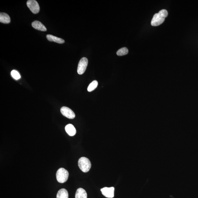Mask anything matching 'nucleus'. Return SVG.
Returning <instances> with one entry per match:
<instances>
[{
  "instance_id": "1",
  "label": "nucleus",
  "mask_w": 198,
  "mask_h": 198,
  "mask_svg": "<svg viewBox=\"0 0 198 198\" xmlns=\"http://www.w3.org/2000/svg\"><path fill=\"white\" fill-rule=\"evenodd\" d=\"M168 15V11L165 9L160 10L157 13L155 14L151 20V24L153 26H158L162 24L165 18Z\"/></svg>"
},
{
  "instance_id": "2",
  "label": "nucleus",
  "mask_w": 198,
  "mask_h": 198,
  "mask_svg": "<svg viewBox=\"0 0 198 198\" xmlns=\"http://www.w3.org/2000/svg\"><path fill=\"white\" fill-rule=\"evenodd\" d=\"M78 166L82 171L84 173H87L90 169L92 164L88 158L82 157L80 158L78 161Z\"/></svg>"
},
{
  "instance_id": "3",
  "label": "nucleus",
  "mask_w": 198,
  "mask_h": 198,
  "mask_svg": "<svg viewBox=\"0 0 198 198\" xmlns=\"http://www.w3.org/2000/svg\"><path fill=\"white\" fill-rule=\"evenodd\" d=\"M68 177V172L64 168H60L56 172V180L59 183H63L66 182Z\"/></svg>"
},
{
  "instance_id": "4",
  "label": "nucleus",
  "mask_w": 198,
  "mask_h": 198,
  "mask_svg": "<svg viewBox=\"0 0 198 198\" xmlns=\"http://www.w3.org/2000/svg\"><path fill=\"white\" fill-rule=\"evenodd\" d=\"M88 60L86 58L83 57L81 59L78 64V74H82L84 73L88 65Z\"/></svg>"
},
{
  "instance_id": "5",
  "label": "nucleus",
  "mask_w": 198,
  "mask_h": 198,
  "mask_svg": "<svg viewBox=\"0 0 198 198\" xmlns=\"http://www.w3.org/2000/svg\"><path fill=\"white\" fill-rule=\"evenodd\" d=\"M27 6L33 14L38 13L40 11L39 5L35 0H29L27 3Z\"/></svg>"
},
{
  "instance_id": "6",
  "label": "nucleus",
  "mask_w": 198,
  "mask_h": 198,
  "mask_svg": "<svg viewBox=\"0 0 198 198\" xmlns=\"http://www.w3.org/2000/svg\"><path fill=\"white\" fill-rule=\"evenodd\" d=\"M62 114L64 116L69 119H74L75 117V114L71 109L66 106L62 107L61 109Z\"/></svg>"
},
{
  "instance_id": "7",
  "label": "nucleus",
  "mask_w": 198,
  "mask_h": 198,
  "mask_svg": "<svg viewBox=\"0 0 198 198\" xmlns=\"http://www.w3.org/2000/svg\"><path fill=\"white\" fill-rule=\"evenodd\" d=\"M114 187H105L101 189V191L102 195L106 197L112 198L114 196Z\"/></svg>"
},
{
  "instance_id": "8",
  "label": "nucleus",
  "mask_w": 198,
  "mask_h": 198,
  "mask_svg": "<svg viewBox=\"0 0 198 198\" xmlns=\"http://www.w3.org/2000/svg\"><path fill=\"white\" fill-rule=\"evenodd\" d=\"M32 27L35 29L42 31H46L47 29L45 26L40 21H35L32 23Z\"/></svg>"
},
{
  "instance_id": "9",
  "label": "nucleus",
  "mask_w": 198,
  "mask_h": 198,
  "mask_svg": "<svg viewBox=\"0 0 198 198\" xmlns=\"http://www.w3.org/2000/svg\"><path fill=\"white\" fill-rule=\"evenodd\" d=\"M46 38L50 42H54L59 44H63L65 42V41L62 39L59 38L51 35H47L46 36Z\"/></svg>"
},
{
  "instance_id": "10",
  "label": "nucleus",
  "mask_w": 198,
  "mask_h": 198,
  "mask_svg": "<svg viewBox=\"0 0 198 198\" xmlns=\"http://www.w3.org/2000/svg\"><path fill=\"white\" fill-rule=\"evenodd\" d=\"M65 130L67 133L70 136H74L76 134V130L74 126L71 124L67 125L65 126Z\"/></svg>"
},
{
  "instance_id": "11",
  "label": "nucleus",
  "mask_w": 198,
  "mask_h": 198,
  "mask_svg": "<svg viewBox=\"0 0 198 198\" xmlns=\"http://www.w3.org/2000/svg\"><path fill=\"white\" fill-rule=\"evenodd\" d=\"M10 16L5 13H0V22L4 24H9L10 22Z\"/></svg>"
},
{
  "instance_id": "12",
  "label": "nucleus",
  "mask_w": 198,
  "mask_h": 198,
  "mask_svg": "<svg viewBox=\"0 0 198 198\" xmlns=\"http://www.w3.org/2000/svg\"><path fill=\"white\" fill-rule=\"evenodd\" d=\"M87 193L84 189L79 188L77 189L75 198H87Z\"/></svg>"
},
{
  "instance_id": "13",
  "label": "nucleus",
  "mask_w": 198,
  "mask_h": 198,
  "mask_svg": "<svg viewBox=\"0 0 198 198\" xmlns=\"http://www.w3.org/2000/svg\"><path fill=\"white\" fill-rule=\"evenodd\" d=\"M68 191L65 189H61L59 190L56 195V198H68Z\"/></svg>"
},
{
  "instance_id": "14",
  "label": "nucleus",
  "mask_w": 198,
  "mask_h": 198,
  "mask_svg": "<svg viewBox=\"0 0 198 198\" xmlns=\"http://www.w3.org/2000/svg\"><path fill=\"white\" fill-rule=\"evenodd\" d=\"M98 85V82L97 81H93L88 86L87 90L89 92H92L97 88Z\"/></svg>"
},
{
  "instance_id": "15",
  "label": "nucleus",
  "mask_w": 198,
  "mask_h": 198,
  "mask_svg": "<svg viewBox=\"0 0 198 198\" xmlns=\"http://www.w3.org/2000/svg\"><path fill=\"white\" fill-rule=\"evenodd\" d=\"M128 52V50L126 47H123L118 50L117 52V54L118 56H123L127 54Z\"/></svg>"
},
{
  "instance_id": "16",
  "label": "nucleus",
  "mask_w": 198,
  "mask_h": 198,
  "mask_svg": "<svg viewBox=\"0 0 198 198\" xmlns=\"http://www.w3.org/2000/svg\"><path fill=\"white\" fill-rule=\"evenodd\" d=\"M11 75L14 79L16 80H19L21 78L20 74L16 70H14L11 72Z\"/></svg>"
}]
</instances>
